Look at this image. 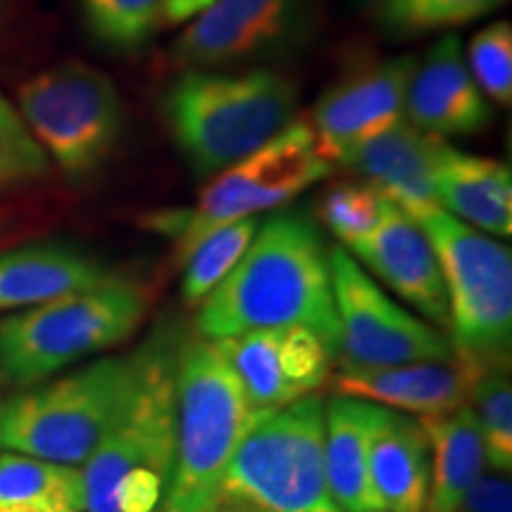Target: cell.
Segmentation results:
<instances>
[{
  "mask_svg": "<svg viewBox=\"0 0 512 512\" xmlns=\"http://www.w3.org/2000/svg\"><path fill=\"white\" fill-rule=\"evenodd\" d=\"M482 370V363L456 354L444 361H418L387 368L342 366L330 380L339 396L375 403L413 418H432L467 406L472 384Z\"/></svg>",
  "mask_w": 512,
  "mask_h": 512,
  "instance_id": "obj_16",
  "label": "cell"
},
{
  "mask_svg": "<svg viewBox=\"0 0 512 512\" xmlns=\"http://www.w3.org/2000/svg\"><path fill=\"white\" fill-rule=\"evenodd\" d=\"M0 403H3V401H0ZM0 446H3V444H0Z\"/></svg>",
  "mask_w": 512,
  "mask_h": 512,
  "instance_id": "obj_39",
  "label": "cell"
},
{
  "mask_svg": "<svg viewBox=\"0 0 512 512\" xmlns=\"http://www.w3.org/2000/svg\"><path fill=\"white\" fill-rule=\"evenodd\" d=\"M313 0H214L171 48L178 69L261 67L306 41Z\"/></svg>",
  "mask_w": 512,
  "mask_h": 512,
  "instance_id": "obj_12",
  "label": "cell"
},
{
  "mask_svg": "<svg viewBox=\"0 0 512 512\" xmlns=\"http://www.w3.org/2000/svg\"><path fill=\"white\" fill-rule=\"evenodd\" d=\"M508 366V361L484 366L467 399L482 432L486 465L501 475H510L512 470V382Z\"/></svg>",
  "mask_w": 512,
  "mask_h": 512,
  "instance_id": "obj_26",
  "label": "cell"
},
{
  "mask_svg": "<svg viewBox=\"0 0 512 512\" xmlns=\"http://www.w3.org/2000/svg\"><path fill=\"white\" fill-rule=\"evenodd\" d=\"M330 171L332 164L320 152L309 121H290L252 155L211 176L192 207L157 211L147 219V228L174 242V256L183 266L209 233L259 211L285 207L325 181Z\"/></svg>",
  "mask_w": 512,
  "mask_h": 512,
  "instance_id": "obj_7",
  "label": "cell"
},
{
  "mask_svg": "<svg viewBox=\"0 0 512 512\" xmlns=\"http://www.w3.org/2000/svg\"><path fill=\"white\" fill-rule=\"evenodd\" d=\"M0 512H36V510H29V508H0Z\"/></svg>",
  "mask_w": 512,
  "mask_h": 512,
  "instance_id": "obj_35",
  "label": "cell"
},
{
  "mask_svg": "<svg viewBox=\"0 0 512 512\" xmlns=\"http://www.w3.org/2000/svg\"><path fill=\"white\" fill-rule=\"evenodd\" d=\"M361 3H363V5H366V8H375V5H377V3H380V0H361Z\"/></svg>",
  "mask_w": 512,
  "mask_h": 512,
  "instance_id": "obj_36",
  "label": "cell"
},
{
  "mask_svg": "<svg viewBox=\"0 0 512 512\" xmlns=\"http://www.w3.org/2000/svg\"><path fill=\"white\" fill-rule=\"evenodd\" d=\"M136 368L138 351H133L31 384L0 403V444L24 456L81 465L112 422Z\"/></svg>",
  "mask_w": 512,
  "mask_h": 512,
  "instance_id": "obj_8",
  "label": "cell"
},
{
  "mask_svg": "<svg viewBox=\"0 0 512 512\" xmlns=\"http://www.w3.org/2000/svg\"><path fill=\"white\" fill-rule=\"evenodd\" d=\"M145 290L114 278L93 290L15 311L0 320V375L31 387L126 342L143 323Z\"/></svg>",
  "mask_w": 512,
  "mask_h": 512,
  "instance_id": "obj_6",
  "label": "cell"
},
{
  "mask_svg": "<svg viewBox=\"0 0 512 512\" xmlns=\"http://www.w3.org/2000/svg\"><path fill=\"white\" fill-rule=\"evenodd\" d=\"M12 230V219H10V214L8 211H3L0 209V240L5 238V235H8Z\"/></svg>",
  "mask_w": 512,
  "mask_h": 512,
  "instance_id": "obj_34",
  "label": "cell"
},
{
  "mask_svg": "<svg viewBox=\"0 0 512 512\" xmlns=\"http://www.w3.org/2000/svg\"><path fill=\"white\" fill-rule=\"evenodd\" d=\"M418 57L401 55L349 69L313 107V136L328 162L342 164L370 138L399 124Z\"/></svg>",
  "mask_w": 512,
  "mask_h": 512,
  "instance_id": "obj_13",
  "label": "cell"
},
{
  "mask_svg": "<svg viewBox=\"0 0 512 512\" xmlns=\"http://www.w3.org/2000/svg\"><path fill=\"white\" fill-rule=\"evenodd\" d=\"M297 86L268 67L185 69L164 93L171 138L197 176L252 155L294 121Z\"/></svg>",
  "mask_w": 512,
  "mask_h": 512,
  "instance_id": "obj_3",
  "label": "cell"
},
{
  "mask_svg": "<svg viewBox=\"0 0 512 512\" xmlns=\"http://www.w3.org/2000/svg\"><path fill=\"white\" fill-rule=\"evenodd\" d=\"M176 354L164 337L138 349L131 387L81 463L83 512H162L176 456Z\"/></svg>",
  "mask_w": 512,
  "mask_h": 512,
  "instance_id": "obj_2",
  "label": "cell"
},
{
  "mask_svg": "<svg viewBox=\"0 0 512 512\" xmlns=\"http://www.w3.org/2000/svg\"><path fill=\"white\" fill-rule=\"evenodd\" d=\"M83 22L100 46L138 53L162 24L164 0H81Z\"/></svg>",
  "mask_w": 512,
  "mask_h": 512,
  "instance_id": "obj_27",
  "label": "cell"
},
{
  "mask_svg": "<svg viewBox=\"0 0 512 512\" xmlns=\"http://www.w3.org/2000/svg\"><path fill=\"white\" fill-rule=\"evenodd\" d=\"M209 512H339L325 482V401L318 394L256 415Z\"/></svg>",
  "mask_w": 512,
  "mask_h": 512,
  "instance_id": "obj_4",
  "label": "cell"
},
{
  "mask_svg": "<svg viewBox=\"0 0 512 512\" xmlns=\"http://www.w3.org/2000/svg\"><path fill=\"white\" fill-rule=\"evenodd\" d=\"M446 140L401 119L344 159L361 181L382 192L411 216L439 209L434 169Z\"/></svg>",
  "mask_w": 512,
  "mask_h": 512,
  "instance_id": "obj_18",
  "label": "cell"
},
{
  "mask_svg": "<svg viewBox=\"0 0 512 512\" xmlns=\"http://www.w3.org/2000/svg\"><path fill=\"white\" fill-rule=\"evenodd\" d=\"M117 278L79 247L38 242L0 252V313L24 311Z\"/></svg>",
  "mask_w": 512,
  "mask_h": 512,
  "instance_id": "obj_19",
  "label": "cell"
},
{
  "mask_svg": "<svg viewBox=\"0 0 512 512\" xmlns=\"http://www.w3.org/2000/svg\"><path fill=\"white\" fill-rule=\"evenodd\" d=\"M0 8H3V0H0Z\"/></svg>",
  "mask_w": 512,
  "mask_h": 512,
  "instance_id": "obj_37",
  "label": "cell"
},
{
  "mask_svg": "<svg viewBox=\"0 0 512 512\" xmlns=\"http://www.w3.org/2000/svg\"><path fill=\"white\" fill-rule=\"evenodd\" d=\"M406 112L411 124L439 138L477 136L489 128V100L472 79L456 34L441 36L415 64Z\"/></svg>",
  "mask_w": 512,
  "mask_h": 512,
  "instance_id": "obj_17",
  "label": "cell"
},
{
  "mask_svg": "<svg viewBox=\"0 0 512 512\" xmlns=\"http://www.w3.org/2000/svg\"><path fill=\"white\" fill-rule=\"evenodd\" d=\"M259 221L254 216L228 223L214 233H209L200 245L192 249V254L185 259L181 294L188 306L202 304V299L221 283L226 275L233 271L240 256L247 252L249 242L256 235Z\"/></svg>",
  "mask_w": 512,
  "mask_h": 512,
  "instance_id": "obj_28",
  "label": "cell"
},
{
  "mask_svg": "<svg viewBox=\"0 0 512 512\" xmlns=\"http://www.w3.org/2000/svg\"><path fill=\"white\" fill-rule=\"evenodd\" d=\"M389 202L392 200L366 181L339 183L325 192L320 202V219L347 247L377 226Z\"/></svg>",
  "mask_w": 512,
  "mask_h": 512,
  "instance_id": "obj_30",
  "label": "cell"
},
{
  "mask_svg": "<svg viewBox=\"0 0 512 512\" xmlns=\"http://www.w3.org/2000/svg\"><path fill=\"white\" fill-rule=\"evenodd\" d=\"M508 0H380L377 27L392 38L430 36L482 19Z\"/></svg>",
  "mask_w": 512,
  "mask_h": 512,
  "instance_id": "obj_25",
  "label": "cell"
},
{
  "mask_svg": "<svg viewBox=\"0 0 512 512\" xmlns=\"http://www.w3.org/2000/svg\"><path fill=\"white\" fill-rule=\"evenodd\" d=\"M344 249L422 318L448 330V299L437 252L408 211L389 202L377 226Z\"/></svg>",
  "mask_w": 512,
  "mask_h": 512,
  "instance_id": "obj_15",
  "label": "cell"
},
{
  "mask_svg": "<svg viewBox=\"0 0 512 512\" xmlns=\"http://www.w3.org/2000/svg\"><path fill=\"white\" fill-rule=\"evenodd\" d=\"M19 114L48 159L74 181L110 162L124 136L119 88L93 64L67 60L19 88Z\"/></svg>",
  "mask_w": 512,
  "mask_h": 512,
  "instance_id": "obj_10",
  "label": "cell"
},
{
  "mask_svg": "<svg viewBox=\"0 0 512 512\" xmlns=\"http://www.w3.org/2000/svg\"><path fill=\"white\" fill-rule=\"evenodd\" d=\"M453 512H512L510 475H482Z\"/></svg>",
  "mask_w": 512,
  "mask_h": 512,
  "instance_id": "obj_32",
  "label": "cell"
},
{
  "mask_svg": "<svg viewBox=\"0 0 512 512\" xmlns=\"http://www.w3.org/2000/svg\"><path fill=\"white\" fill-rule=\"evenodd\" d=\"M256 413L278 411L316 394L330 380L332 351L304 325L249 330L216 339Z\"/></svg>",
  "mask_w": 512,
  "mask_h": 512,
  "instance_id": "obj_14",
  "label": "cell"
},
{
  "mask_svg": "<svg viewBox=\"0 0 512 512\" xmlns=\"http://www.w3.org/2000/svg\"><path fill=\"white\" fill-rule=\"evenodd\" d=\"M0 508L83 512L81 467L15 451L0 453Z\"/></svg>",
  "mask_w": 512,
  "mask_h": 512,
  "instance_id": "obj_24",
  "label": "cell"
},
{
  "mask_svg": "<svg viewBox=\"0 0 512 512\" xmlns=\"http://www.w3.org/2000/svg\"><path fill=\"white\" fill-rule=\"evenodd\" d=\"M467 67L486 98L496 105L512 102V27L510 22H494L484 27L467 48Z\"/></svg>",
  "mask_w": 512,
  "mask_h": 512,
  "instance_id": "obj_31",
  "label": "cell"
},
{
  "mask_svg": "<svg viewBox=\"0 0 512 512\" xmlns=\"http://www.w3.org/2000/svg\"><path fill=\"white\" fill-rule=\"evenodd\" d=\"M342 366L387 368L456 356L444 330L413 316L344 247L328 249Z\"/></svg>",
  "mask_w": 512,
  "mask_h": 512,
  "instance_id": "obj_11",
  "label": "cell"
},
{
  "mask_svg": "<svg viewBox=\"0 0 512 512\" xmlns=\"http://www.w3.org/2000/svg\"><path fill=\"white\" fill-rule=\"evenodd\" d=\"M211 3H214V0H164L162 19L169 27H178V24L195 19L202 10H207Z\"/></svg>",
  "mask_w": 512,
  "mask_h": 512,
  "instance_id": "obj_33",
  "label": "cell"
},
{
  "mask_svg": "<svg viewBox=\"0 0 512 512\" xmlns=\"http://www.w3.org/2000/svg\"><path fill=\"white\" fill-rule=\"evenodd\" d=\"M439 209L491 238L512 235L510 166L444 143L434 169Z\"/></svg>",
  "mask_w": 512,
  "mask_h": 512,
  "instance_id": "obj_20",
  "label": "cell"
},
{
  "mask_svg": "<svg viewBox=\"0 0 512 512\" xmlns=\"http://www.w3.org/2000/svg\"><path fill=\"white\" fill-rule=\"evenodd\" d=\"M370 479L384 512H425L430 441L413 415L382 408L370 444Z\"/></svg>",
  "mask_w": 512,
  "mask_h": 512,
  "instance_id": "obj_22",
  "label": "cell"
},
{
  "mask_svg": "<svg viewBox=\"0 0 512 512\" xmlns=\"http://www.w3.org/2000/svg\"><path fill=\"white\" fill-rule=\"evenodd\" d=\"M304 325L339 354V320L328 249L309 216L280 211L256 228L247 252L202 299L195 328L202 339Z\"/></svg>",
  "mask_w": 512,
  "mask_h": 512,
  "instance_id": "obj_1",
  "label": "cell"
},
{
  "mask_svg": "<svg viewBox=\"0 0 512 512\" xmlns=\"http://www.w3.org/2000/svg\"><path fill=\"white\" fill-rule=\"evenodd\" d=\"M375 512H384V510H375Z\"/></svg>",
  "mask_w": 512,
  "mask_h": 512,
  "instance_id": "obj_38",
  "label": "cell"
},
{
  "mask_svg": "<svg viewBox=\"0 0 512 512\" xmlns=\"http://www.w3.org/2000/svg\"><path fill=\"white\" fill-rule=\"evenodd\" d=\"M430 441V494L425 512H453L486 467L482 432L470 406L432 418H415Z\"/></svg>",
  "mask_w": 512,
  "mask_h": 512,
  "instance_id": "obj_23",
  "label": "cell"
},
{
  "mask_svg": "<svg viewBox=\"0 0 512 512\" xmlns=\"http://www.w3.org/2000/svg\"><path fill=\"white\" fill-rule=\"evenodd\" d=\"M256 413L211 339L176 354V456L162 512H209L219 479Z\"/></svg>",
  "mask_w": 512,
  "mask_h": 512,
  "instance_id": "obj_5",
  "label": "cell"
},
{
  "mask_svg": "<svg viewBox=\"0 0 512 512\" xmlns=\"http://www.w3.org/2000/svg\"><path fill=\"white\" fill-rule=\"evenodd\" d=\"M430 238L444 273L453 351L470 361H508L512 339L510 247L453 219L444 209L413 216Z\"/></svg>",
  "mask_w": 512,
  "mask_h": 512,
  "instance_id": "obj_9",
  "label": "cell"
},
{
  "mask_svg": "<svg viewBox=\"0 0 512 512\" xmlns=\"http://www.w3.org/2000/svg\"><path fill=\"white\" fill-rule=\"evenodd\" d=\"M382 406L335 394L325 401V482L339 512L382 510L370 479V444Z\"/></svg>",
  "mask_w": 512,
  "mask_h": 512,
  "instance_id": "obj_21",
  "label": "cell"
},
{
  "mask_svg": "<svg viewBox=\"0 0 512 512\" xmlns=\"http://www.w3.org/2000/svg\"><path fill=\"white\" fill-rule=\"evenodd\" d=\"M50 174L53 162L31 136L17 107L0 95V195L43 183Z\"/></svg>",
  "mask_w": 512,
  "mask_h": 512,
  "instance_id": "obj_29",
  "label": "cell"
}]
</instances>
